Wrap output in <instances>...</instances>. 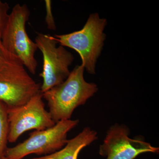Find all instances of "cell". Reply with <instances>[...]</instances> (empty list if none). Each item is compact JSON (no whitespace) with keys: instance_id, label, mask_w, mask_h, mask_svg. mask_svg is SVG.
Instances as JSON below:
<instances>
[{"instance_id":"cell-1","label":"cell","mask_w":159,"mask_h":159,"mask_svg":"<svg viewBox=\"0 0 159 159\" xmlns=\"http://www.w3.org/2000/svg\"><path fill=\"white\" fill-rule=\"evenodd\" d=\"M84 70L81 65L76 66L63 82L42 93L55 123L71 119L74 111L98 91L97 84L85 81Z\"/></svg>"},{"instance_id":"cell-2","label":"cell","mask_w":159,"mask_h":159,"mask_svg":"<svg viewBox=\"0 0 159 159\" xmlns=\"http://www.w3.org/2000/svg\"><path fill=\"white\" fill-rule=\"evenodd\" d=\"M107 20L97 13H92L83 28L79 31L64 34H55L60 45L74 49L79 54L81 65L89 74L96 73V66L104 45L106 35L104 30Z\"/></svg>"},{"instance_id":"cell-3","label":"cell","mask_w":159,"mask_h":159,"mask_svg":"<svg viewBox=\"0 0 159 159\" xmlns=\"http://www.w3.org/2000/svg\"><path fill=\"white\" fill-rule=\"evenodd\" d=\"M30 15L27 5H16L8 16L1 41L8 53L18 60L31 74H35L38 62L34 55L38 48L35 42L29 37L26 29Z\"/></svg>"},{"instance_id":"cell-4","label":"cell","mask_w":159,"mask_h":159,"mask_svg":"<svg viewBox=\"0 0 159 159\" xmlns=\"http://www.w3.org/2000/svg\"><path fill=\"white\" fill-rule=\"evenodd\" d=\"M79 123L78 119L61 120L50 128L35 130L21 143L6 150V159H22L31 154L48 155L63 148L67 142L68 133Z\"/></svg>"},{"instance_id":"cell-5","label":"cell","mask_w":159,"mask_h":159,"mask_svg":"<svg viewBox=\"0 0 159 159\" xmlns=\"http://www.w3.org/2000/svg\"><path fill=\"white\" fill-rule=\"evenodd\" d=\"M34 42L43 57L42 71L39 75L43 80L40 88L43 93L67 79L74 57L63 46L57 47L58 43L53 36L38 33Z\"/></svg>"},{"instance_id":"cell-6","label":"cell","mask_w":159,"mask_h":159,"mask_svg":"<svg viewBox=\"0 0 159 159\" xmlns=\"http://www.w3.org/2000/svg\"><path fill=\"white\" fill-rule=\"evenodd\" d=\"M41 85L32 79L19 61L0 67V101L7 109L19 107L41 93Z\"/></svg>"},{"instance_id":"cell-7","label":"cell","mask_w":159,"mask_h":159,"mask_svg":"<svg viewBox=\"0 0 159 159\" xmlns=\"http://www.w3.org/2000/svg\"><path fill=\"white\" fill-rule=\"evenodd\" d=\"M9 131L8 142L14 143L28 131L42 130L54 126L55 122L46 110L42 94L39 93L19 107L7 109Z\"/></svg>"},{"instance_id":"cell-8","label":"cell","mask_w":159,"mask_h":159,"mask_svg":"<svg viewBox=\"0 0 159 159\" xmlns=\"http://www.w3.org/2000/svg\"><path fill=\"white\" fill-rule=\"evenodd\" d=\"M129 127L116 123L107 132L99 147V154L106 159H135L141 154L158 153L159 148L145 142L143 137L131 139Z\"/></svg>"},{"instance_id":"cell-9","label":"cell","mask_w":159,"mask_h":159,"mask_svg":"<svg viewBox=\"0 0 159 159\" xmlns=\"http://www.w3.org/2000/svg\"><path fill=\"white\" fill-rule=\"evenodd\" d=\"M98 139L97 133L86 127L76 136L68 140L65 146L54 153L31 159H77L80 152Z\"/></svg>"},{"instance_id":"cell-10","label":"cell","mask_w":159,"mask_h":159,"mask_svg":"<svg viewBox=\"0 0 159 159\" xmlns=\"http://www.w3.org/2000/svg\"><path fill=\"white\" fill-rule=\"evenodd\" d=\"M9 126L7 107L0 101V159H4L6 156L8 142Z\"/></svg>"},{"instance_id":"cell-11","label":"cell","mask_w":159,"mask_h":159,"mask_svg":"<svg viewBox=\"0 0 159 159\" xmlns=\"http://www.w3.org/2000/svg\"><path fill=\"white\" fill-rule=\"evenodd\" d=\"M9 6L8 3L0 1V45H2L1 41L2 34L9 16Z\"/></svg>"},{"instance_id":"cell-12","label":"cell","mask_w":159,"mask_h":159,"mask_svg":"<svg viewBox=\"0 0 159 159\" xmlns=\"http://www.w3.org/2000/svg\"><path fill=\"white\" fill-rule=\"evenodd\" d=\"M46 8L45 22L47 28L50 30L54 31L56 29L55 20L52 11V2L50 0L45 1Z\"/></svg>"},{"instance_id":"cell-13","label":"cell","mask_w":159,"mask_h":159,"mask_svg":"<svg viewBox=\"0 0 159 159\" xmlns=\"http://www.w3.org/2000/svg\"><path fill=\"white\" fill-rule=\"evenodd\" d=\"M15 61L19 60L8 53L2 45H0V67L8 63Z\"/></svg>"},{"instance_id":"cell-14","label":"cell","mask_w":159,"mask_h":159,"mask_svg":"<svg viewBox=\"0 0 159 159\" xmlns=\"http://www.w3.org/2000/svg\"></svg>"}]
</instances>
